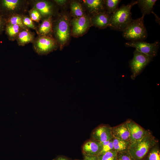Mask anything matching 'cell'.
Segmentation results:
<instances>
[{
  "mask_svg": "<svg viewBox=\"0 0 160 160\" xmlns=\"http://www.w3.org/2000/svg\"><path fill=\"white\" fill-rule=\"evenodd\" d=\"M133 54V58L129 62V67L132 73L131 77L132 80L140 73L153 58L136 50H134Z\"/></svg>",
  "mask_w": 160,
  "mask_h": 160,
  "instance_id": "obj_5",
  "label": "cell"
},
{
  "mask_svg": "<svg viewBox=\"0 0 160 160\" xmlns=\"http://www.w3.org/2000/svg\"><path fill=\"white\" fill-rule=\"evenodd\" d=\"M112 141L114 150L117 153L128 151L130 141L113 137Z\"/></svg>",
  "mask_w": 160,
  "mask_h": 160,
  "instance_id": "obj_20",
  "label": "cell"
},
{
  "mask_svg": "<svg viewBox=\"0 0 160 160\" xmlns=\"http://www.w3.org/2000/svg\"><path fill=\"white\" fill-rule=\"evenodd\" d=\"M84 160H98L97 156H84Z\"/></svg>",
  "mask_w": 160,
  "mask_h": 160,
  "instance_id": "obj_32",
  "label": "cell"
},
{
  "mask_svg": "<svg viewBox=\"0 0 160 160\" xmlns=\"http://www.w3.org/2000/svg\"><path fill=\"white\" fill-rule=\"evenodd\" d=\"M106 12L94 15L91 17L92 25L100 29H104L108 26L111 16Z\"/></svg>",
  "mask_w": 160,
  "mask_h": 160,
  "instance_id": "obj_14",
  "label": "cell"
},
{
  "mask_svg": "<svg viewBox=\"0 0 160 160\" xmlns=\"http://www.w3.org/2000/svg\"><path fill=\"white\" fill-rule=\"evenodd\" d=\"M22 20L24 25L26 28L36 30V28L33 21L30 17L27 16H22Z\"/></svg>",
  "mask_w": 160,
  "mask_h": 160,
  "instance_id": "obj_29",
  "label": "cell"
},
{
  "mask_svg": "<svg viewBox=\"0 0 160 160\" xmlns=\"http://www.w3.org/2000/svg\"><path fill=\"white\" fill-rule=\"evenodd\" d=\"M40 13L41 17L45 18L52 16L54 13V7L50 2L44 0H36L34 1L33 7Z\"/></svg>",
  "mask_w": 160,
  "mask_h": 160,
  "instance_id": "obj_12",
  "label": "cell"
},
{
  "mask_svg": "<svg viewBox=\"0 0 160 160\" xmlns=\"http://www.w3.org/2000/svg\"><path fill=\"white\" fill-rule=\"evenodd\" d=\"M53 160H71L67 157L63 156L60 155L57 156Z\"/></svg>",
  "mask_w": 160,
  "mask_h": 160,
  "instance_id": "obj_33",
  "label": "cell"
},
{
  "mask_svg": "<svg viewBox=\"0 0 160 160\" xmlns=\"http://www.w3.org/2000/svg\"><path fill=\"white\" fill-rule=\"evenodd\" d=\"M126 122L129 132L130 143L141 139L149 131L145 129L132 119H128Z\"/></svg>",
  "mask_w": 160,
  "mask_h": 160,
  "instance_id": "obj_10",
  "label": "cell"
},
{
  "mask_svg": "<svg viewBox=\"0 0 160 160\" xmlns=\"http://www.w3.org/2000/svg\"><path fill=\"white\" fill-rule=\"evenodd\" d=\"M58 44L53 37L49 36H39L33 42L36 52L40 55L48 54L57 48Z\"/></svg>",
  "mask_w": 160,
  "mask_h": 160,
  "instance_id": "obj_6",
  "label": "cell"
},
{
  "mask_svg": "<svg viewBox=\"0 0 160 160\" xmlns=\"http://www.w3.org/2000/svg\"><path fill=\"white\" fill-rule=\"evenodd\" d=\"M6 25L5 18H4L3 15L0 13V34L3 31Z\"/></svg>",
  "mask_w": 160,
  "mask_h": 160,
  "instance_id": "obj_31",
  "label": "cell"
},
{
  "mask_svg": "<svg viewBox=\"0 0 160 160\" xmlns=\"http://www.w3.org/2000/svg\"><path fill=\"white\" fill-rule=\"evenodd\" d=\"M117 152L114 150L108 151L98 156V160H117Z\"/></svg>",
  "mask_w": 160,
  "mask_h": 160,
  "instance_id": "obj_26",
  "label": "cell"
},
{
  "mask_svg": "<svg viewBox=\"0 0 160 160\" xmlns=\"http://www.w3.org/2000/svg\"><path fill=\"white\" fill-rule=\"evenodd\" d=\"M102 148L101 143L91 138L84 143L81 150L84 156H97L99 155Z\"/></svg>",
  "mask_w": 160,
  "mask_h": 160,
  "instance_id": "obj_11",
  "label": "cell"
},
{
  "mask_svg": "<svg viewBox=\"0 0 160 160\" xmlns=\"http://www.w3.org/2000/svg\"><path fill=\"white\" fill-rule=\"evenodd\" d=\"M158 143L157 140L148 131L142 139L130 143L128 152L135 160H143L151 148Z\"/></svg>",
  "mask_w": 160,
  "mask_h": 160,
  "instance_id": "obj_2",
  "label": "cell"
},
{
  "mask_svg": "<svg viewBox=\"0 0 160 160\" xmlns=\"http://www.w3.org/2000/svg\"><path fill=\"white\" fill-rule=\"evenodd\" d=\"M152 13H153L155 15L156 22L160 24V18L153 12H152Z\"/></svg>",
  "mask_w": 160,
  "mask_h": 160,
  "instance_id": "obj_35",
  "label": "cell"
},
{
  "mask_svg": "<svg viewBox=\"0 0 160 160\" xmlns=\"http://www.w3.org/2000/svg\"><path fill=\"white\" fill-rule=\"evenodd\" d=\"M29 13L30 18L32 21L39 22L42 18L40 13L34 7L29 11Z\"/></svg>",
  "mask_w": 160,
  "mask_h": 160,
  "instance_id": "obj_28",
  "label": "cell"
},
{
  "mask_svg": "<svg viewBox=\"0 0 160 160\" xmlns=\"http://www.w3.org/2000/svg\"><path fill=\"white\" fill-rule=\"evenodd\" d=\"M120 0H104V4L106 12L112 14L118 8V6Z\"/></svg>",
  "mask_w": 160,
  "mask_h": 160,
  "instance_id": "obj_25",
  "label": "cell"
},
{
  "mask_svg": "<svg viewBox=\"0 0 160 160\" xmlns=\"http://www.w3.org/2000/svg\"><path fill=\"white\" fill-rule=\"evenodd\" d=\"M112 130L113 137L130 141L129 132L126 121L112 127Z\"/></svg>",
  "mask_w": 160,
  "mask_h": 160,
  "instance_id": "obj_16",
  "label": "cell"
},
{
  "mask_svg": "<svg viewBox=\"0 0 160 160\" xmlns=\"http://www.w3.org/2000/svg\"><path fill=\"white\" fill-rule=\"evenodd\" d=\"M89 13L93 15L106 12L104 4V0H83Z\"/></svg>",
  "mask_w": 160,
  "mask_h": 160,
  "instance_id": "obj_15",
  "label": "cell"
},
{
  "mask_svg": "<svg viewBox=\"0 0 160 160\" xmlns=\"http://www.w3.org/2000/svg\"><path fill=\"white\" fill-rule=\"evenodd\" d=\"M70 9L71 13L74 17H81L85 15L82 5L77 1H71L70 4Z\"/></svg>",
  "mask_w": 160,
  "mask_h": 160,
  "instance_id": "obj_23",
  "label": "cell"
},
{
  "mask_svg": "<svg viewBox=\"0 0 160 160\" xmlns=\"http://www.w3.org/2000/svg\"><path fill=\"white\" fill-rule=\"evenodd\" d=\"M23 1L20 0H2L0 1V9L10 15L15 13L22 7Z\"/></svg>",
  "mask_w": 160,
  "mask_h": 160,
  "instance_id": "obj_13",
  "label": "cell"
},
{
  "mask_svg": "<svg viewBox=\"0 0 160 160\" xmlns=\"http://www.w3.org/2000/svg\"><path fill=\"white\" fill-rule=\"evenodd\" d=\"M117 160H135L128 151L117 153Z\"/></svg>",
  "mask_w": 160,
  "mask_h": 160,
  "instance_id": "obj_30",
  "label": "cell"
},
{
  "mask_svg": "<svg viewBox=\"0 0 160 160\" xmlns=\"http://www.w3.org/2000/svg\"><path fill=\"white\" fill-rule=\"evenodd\" d=\"M55 39L60 49L68 42L70 36L69 18L67 15H61L57 20L54 28Z\"/></svg>",
  "mask_w": 160,
  "mask_h": 160,
  "instance_id": "obj_4",
  "label": "cell"
},
{
  "mask_svg": "<svg viewBox=\"0 0 160 160\" xmlns=\"http://www.w3.org/2000/svg\"><path fill=\"white\" fill-rule=\"evenodd\" d=\"M71 33L74 37L82 36L92 25L91 17L85 15L81 17H74L71 21Z\"/></svg>",
  "mask_w": 160,
  "mask_h": 160,
  "instance_id": "obj_8",
  "label": "cell"
},
{
  "mask_svg": "<svg viewBox=\"0 0 160 160\" xmlns=\"http://www.w3.org/2000/svg\"><path fill=\"white\" fill-rule=\"evenodd\" d=\"M84 160V159H83V160L76 159V160Z\"/></svg>",
  "mask_w": 160,
  "mask_h": 160,
  "instance_id": "obj_36",
  "label": "cell"
},
{
  "mask_svg": "<svg viewBox=\"0 0 160 160\" xmlns=\"http://www.w3.org/2000/svg\"><path fill=\"white\" fill-rule=\"evenodd\" d=\"M159 45V41L152 43L144 41H130L125 43L126 47L135 48L137 51L153 57L157 55Z\"/></svg>",
  "mask_w": 160,
  "mask_h": 160,
  "instance_id": "obj_7",
  "label": "cell"
},
{
  "mask_svg": "<svg viewBox=\"0 0 160 160\" xmlns=\"http://www.w3.org/2000/svg\"><path fill=\"white\" fill-rule=\"evenodd\" d=\"M52 30L53 20L51 16L45 18L39 25L36 31L39 36H49Z\"/></svg>",
  "mask_w": 160,
  "mask_h": 160,
  "instance_id": "obj_17",
  "label": "cell"
},
{
  "mask_svg": "<svg viewBox=\"0 0 160 160\" xmlns=\"http://www.w3.org/2000/svg\"><path fill=\"white\" fill-rule=\"evenodd\" d=\"M5 29L9 39L12 41L16 39L19 32L23 29L18 25L9 24H6Z\"/></svg>",
  "mask_w": 160,
  "mask_h": 160,
  "instance_id": "obj_21",
  "label": "cell"
},
{
  "mask_svg": "<svg viewBox=\"0 0 160 160\" xmlns=\"http://www.w3.org/2000/svg\"><path fill=\"white\" fill-rule=\"evenodd\" d=\"M6 24H9L18 25L22 29L28 28L23 25L22 20V16L17 13L10 15L8 17L5 19Z\"/></svg>",
  "mask_w": 160,
  "mask_h": 160,
  "instance_id": "obj_22",
  "label": "cell"
},
{
  "mask_svg": "<svg viewBox=\"0 0 160 160\" xmlns=\"http://www.w3.org/2000/svg\"><path fill=\"white\" fill-rule=\"evenodd\" d=\"M134 20L122 31L123 37L130 41H144L147 37V32L145 26L144 17Z\"/></svg>",
  "mask_w": 160,
  "mask_h": 160,
  "instance_id": "obj_3",
  "label": "cell"
},
{
  "mask_svg": "<svg viewBox=\"0 0 160 160\" xmlns=\"http://www.w3.org/2000/svg\"><path fill=\"white\" fill-rule=\"evenodd\" d=\"M54 1L58 5L60 6L65 5L67 1L65 0H54Z\"/></svg>",
  "mask_w": 160,
  "mask_h": 160,
  "instance_id": "obj_34",
  "label": "cell"
},
{
  "mask_svg": "<svg viewBox=\"0 0 160 160\" xmlns=\"http://www.w3.org/2000/svg\"><path fill=\"white\" fill-rule=\"evenodd\" d=\"M143 160H160V150L158 143L151 148Z\"/></svg>",
  "mask_w": 160,
  "mask_h": 160,
  "instance_id": "obj_24",
  "label": "cell"
},
{
  "mask_svg": "<svg viewBox=\"0 0 160 160\" xmlns=\"http://www.w3.org/2000/svg\"><path fill=\"white\" fill-rule=\"evenodd\" d=\"M101 143L102 148L99 155L114 150L112 139L110 140Z\"/></svg>",
  "mask_w": 160,
  "mask_h": 160,
  "instance_id": "obj_27",
  "label": "cell"
},
{
  "mask_svg": "<svg viewBox=\"0 0 160 160\" xmlns=\"http://www.w3.org/2000/svg\"><path fill=\"white\" fill-rule=\"evenodd\" d=\"M16 40L19 46H24L34 40V34L28 28L22 29L19 33Z\"/></svg>",
  "mask_w": 160,
  "mask_h": 160,
  "instance_id": "obj_18",
  "label": "cell"
},
{
  "mask_svg": "<svg viewBox=\"0 0 160 160\" xmlns=\"http://www.w3.org/2000/svg\"><path fill=\"white\" fill-rule=\"evenodd\" d=\"M138 4L141 9L142 15H149L153 12V7L156 0H138L137 1Z\"/></svg>",
  "mask_w": 160,
  "mask_h": 160,
  "instance_id": "obj_19",
  "label": "cell"
},
{
  "mask_svg": "<svg viewBox=\"0 0 160 160\" xmlns=\"http://www.w3.org/2000/svg\"><path fill=\"white\" fill-rule=\"evenodd\" d=\"M136 4V1H132L126 5H121L111 14L108 27L111 29L122 32L134 20L132 17L131 10Z\"/></svg>",
  "mask_w": 160,
  "mask_h": 160,
  "instance_id": "obj_1",
  "label": "cell"
},
{
  "mask_svg": "<svg viewBox=\"0 0 160 160\" xmlns=\"http://www.w3.org/2000/svg\"><path fill=\"white\" fill-rule=\"evenodd\" d=\"M91 138L100 143L111 140L113 138L112 127L106 124H102L92 131Z\"/></svg>",
  "mask_w": 160,
  "mask_h": 160,
  "instance_id": "obj_9",
  "label": "cell"
}]
</instances>
